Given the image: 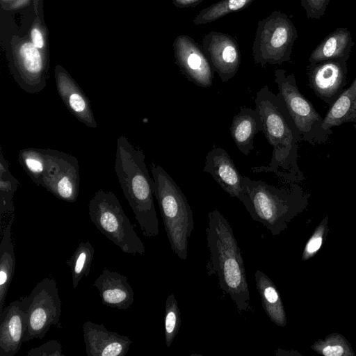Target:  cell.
Returning a JSON list of instances; mask_svg holds the SVG:
<instances>
[{
    "mask_svg": "<svg viewBox=\"0 0 356 356\" xmlns=\"http://www.w3.org/2000/svg\"><path fill=\"white\" fill-rule=\"evenodd\" d=\"M347 61L329 60L307 66L309 86L325 104L332 105L346 89Z\"/></svg>",
    "mask_w": 356,
    "mask_h": 356,
    "instance_id": "obj_11",
    "label": "cell"
},
{
    "mask_svg": "<svg viewBox=\"0 0 356 356\" xmlns=\"http://www.w3.org/2000/svg\"><path fill=\"white\" fill-rule=\"evenodd\" d=\"M92 284L106 307L127 309L134 302V292L127 277L118 271L104 268Z\"/></svg>",
    "mask_w": 356,
    "mask_h": 356,
    "instance_id": "obj_18",
    "label": "cell"
},
{
    "mask_svg": "<svg viewBox=\"0 0 356 356\" xmlns=\"http://www.w3.org/2000/svg\"><path fill=\"white\" fill-rule=\"evenodd\" d=\"M19 181L9 170V163L4 157L1 149L0 153V218L1 222L3 215L14 213V193L18 188Z\"/></svg>",
    "mask_w": 356,
    "mask_h": 356,
    "instance_id": "obj_25",
    "label": "cell"
},
{
    "mask_svg": "<svg viewBox=\"0 0 356 356\" xmlns=\"http://www.w3.org/2000/svg\"><path fill=\"white\" fill-rule=\"evenodd\" d=\"M275 82L278 93L300 134L302 141L313 145L327 143L333 131L323 129V118L312 102L299 90L295 75L293 73L286 75L284 70L277 69Z\"/></svg>",
    "mask_w": 356,
    "mask_h": 356,
    "instance_id": "obj_8",
    "label": "cell"
},
{
    "mask_svg": "<svg viewBox=\"0 0 356 356\" xmlns=\"http://www.w3.org/2000/svg\"><path fill=\"white\" fill-rule=\"evenodd\" d=\"M355 44L350 31L346 27H338L327 35L312 51L309 63L329 60L348 61Z\"/></svg>",
    "mask_w": 356,
    "mask_h": 356,
    "instance_id": "obj_20",
    "label": "cell"
},
{
    "mask_svg": "<svg viewBox=\"0 0 356 356\" xmlns=\"http://www.w3.org/2000/svg\"><path fill=\"white\" fill-rule=\"evenodd\" d=\"M173 48L175 63L190 81L202 88L212 86L213 75L210 63L193 38L178 35Z\"/></svg>",
    "mask_w": 356,
    "mask_h": 356,
    "instance_id": "obj_13",
    "label": "cell"
},
{
    "mask_svg": "<svg viewBox=\"0 0 356 356\" xmlns=\"http://www.w3.org/2000/svg\"><path fill=\"white\" fill-rule=\"evenodd\" d=\"M208 216L207 273L217 276L220 288L229 295L239 312H245L249 307L250 292L241 249L224 216L215 209Z\"/></svg>",
    "mask_w": 356,
    "mask_h": 356,
    "instance_id": "obj_2",
    "label": "cell"
},
{
    "mask_svg": "<svg viewBox=\"0 0 356 356\" xmlns=\"http://www.w3.org/2000/svg\"><path fill=\"white\" fill-rule=\"evenodd\" d=\"M154 195L159 204L164 228L171 250L185 261L188 240L193 228V211L179 186L159 165L151 164Z\"/></svg>",
    "mask_w": 356,
    "mask_h": 356,
    "instance_id": "obj_5",
    "label": "cell"
},
{
    "mask_svg": "<svg viewBox=\"0 0 356 356\" xmlns=\"http://www.w3.org/2000/svg\"><path fill=\"white\" fill-rule=\"evenodd\" d=\"M95 249L89 241L81 242L72 256L66 260L72 274V287L75 289L83 277L90 274Z\"/></svg>",
    "mask_w": 356,
    "mask_h": 356,
    "instance_id": "obj_24",
    "label": "cell"
},
{
    "mask_svg": "<svg viewBox=\"0 0 356 356\" xmlns=\"http://www.w3.org/2000/svg\"><path fill=\"white\" fill-rule=\"evenodd\" d=\"M203 171L209 173L220 186L231 197L241 202L244 198L241 175L227 151L222 147H213L205 158Z\"/></svg>",
    "mask_w": 356,
    "mask_h": 356,
    "instance_id": "obj_15",
    "label": "cell"
},
{
    "mask_svg": "<svg viewBox=\"0 0 356 356\" xmlns=\"http://www.w3.org/2000/svg\"><path fill=\"white\" fill-rule=\"evenodd\" d=\"M181 313L175 295L172 293L166 298L164 317L165 345L169 348L177 336L181 326Z\"/></svg>",
    "mask_w": 356,
    "mask_h": 356,
    "instance_id": "obj_28",
    "label": "cell"
},
{
    "mask_svg": "<svg viewBox=\"0 0 356 356\" xmlns=\"http://www.w3.org/2000/svg\"><path fill=\"white\" fill-rule=\"evenodd\" d=\"M330 0H300L308 19H320L324 15Z\"/></svg>",
    "mask_w": 356,
    "mask_h": 356,
    "instance_id": "obj_31",
    "label": "cell"
},
{
    "mask_svg": "<svg viewBox=\"0 0 356 356\" xmlns=\"http://www.w3.org/2000/svg\"><path fill=\"white\" fill-rule=\"evenodd\" d=\"M297 38V29L289 17L280 10L273 11L258 22L252 45L254 63L264 67L267 63L282 65L290 61Z\"/></svg>",
    "mask_w": 356,
    "mask_h": 356,
    "instance_id": "obj_7",
    "label": "cell"
},
{
    "mask_svg": "<svg viewBox=\"0 0 356 356\" xmlns=\"http://www.w3.org/2000/svg\"><path fill=\"white\" fill-rule=\"evenodd\" d=\"M26 328L21 300L11 302L0 312V356H14L20 350Z\"/></svg>",
    "mask_w": 356,
    "mask_h": 356,
    "instance_id": "obj_17",
    "label": "cell"
},
{
    "mask_svg": "<svg viewBox=\"0 0 356 356\" xmlns=\"http://www.w3.org/2000/svg\"><path fill=\"white\" fill-rule=\"evenodd\" d=\"M55 79L58 93L70 113L87 127L96 128L90 101L76 81L61 67L56 69Z\"/></svg>",
    "mask_w": 356,
    "mask_h": 356,
    "instance_id": "obj_16",
    "label": "cell"
},
{
    "mask_svg": "<svg viewBox=\"0 0 356 356\" xmlns=\"http://www.w3.org/2000/svg\"><path fill=\"white\" fill-rule=\"evenodd\" d=\"M32 44L39 49L44 47V38L41 31L38 28H33L31 32Z\"/></svg>",
    "mask_w": 356,
    "mask_h": 356,
    "instance_id": "obj_32",
    "label": "cell"
},
{
    "mask_svg": "<svg viewBox=\"0 0 356 356\" xmlns=\"http://www.w3.org/2000/svg\"><path fill=\"white\" fill-rule=\"evenodd\" d=\"M82 330L88 356H124L132 342L127 336L108 330L103 323L88 321Z\"/></svg>",
    "mask_w": 356,
    "mask_h": 356,
    "instance_id": "obj_14",
    "label": "cell"
},
{
    "mask_svg": "<svg viewBox=\"0 0 356 356\" xmlns=\"http://www.w3.org/2000/svg\"><path fill=\"white\" fill-rule=\"evenodd\" d=\"M353 123H354L353 127L356 129V120H355V122Z\"/></svg>",
    "mask_w": 356,
    "mask_h": 356,
    "instance_id": "obj_34",
    "label": "cell"
},
{
    "mask_svg": "<svg viewBox=\"0 0 356 356\" xmlns=\"http://www.w3.org/2000/svg\"><path fill=\"white\" fill-rule=\"evenodd\" d=\"M202 50L222 82H227L238 70L241 54L236 40L231 35L211 31L202 40Z\"/></svg>",
    "mask_w": 356,
    "mask_h": 356,
    "instance_id": "obj_12",
    "label": "cell"
},
{
    "mask_svg": "<svg viewBox=\"0 0 356 356\" xmlns=\"http://www.w3.org/2000/svg\"><path fill=\"white\" fill-rule=\"evenodd\" d=\"M263 122L257 109L241 107L230 127V134L237 148L245 155L254 149V138L257 133L263 131Z\"/></svg>",
    "mask_w": 356,
    "mask_h": 356,
    "instance_id": "obj_19",
    "label": "cell"
},
{
    "mask_svg": "<svg viewBox=\"0 0 356 356\" xmlns=\"http://www.w3.org/2000/svg\"><path fill=\"white\" fill-rule=\"evenodd\" d=\"M356 120V76L350 86L346 88L337 99L330 106L323 118V127L330 130L332 127Z\"/></svg>",
    "mask_w": 356,
    "mask_h": 356,
    "instance_id": "obj_23",
    "label": "cell"
},
{
    "mask_svg": "<svg viewBox=\"0 0 356 356\" xmlns=\"http://www.w3.org/2000/svg\"><path fill=\"white\" fill-rule=\"evenodd\" d=\"M27 356H64L62 345L57 339H51L26 353Z\"/></svg>",
    "mask_w": 356,
    "mask_h": 356,
    "instance_id": "obj_30",
    "label": "cell"
},
{
    "mask_svg": "<svg viewBox=\"0 0 356 356\" xmlns=\"http://www.w3.org/2000/svg\"><path fill=\"white\" fill-rule=\"evenodd\" d=\"M255 108L273 152L268 165L254 167L252 172H272L286 183H301L305 179L298 163L302 138L281 96L265 86L257 93Z\"/></svg>",
    "mask_w": 356,
    "mask_h": 356,
    "instance_id": "obj_1",
    "label": "cell"
},
{
    "mask_svg": "<svg viewBox=\"0 0 356 356\" xmlns=\"http://www.w3.org/2000/svg\"><path fill=\"white\" fill-rule=\"evenodd\" d=\"M88 213L97 229L127 254H143L145 247L116 195L99 190L88 204Z\"/></svg>",
    "mask_w": 356,
    "mask_h": 356,
    "instance_id": "obj_6",
    "label": "cell"
},
{
    "mask_svg": "<svg viewBox=\"0 0 356 356\" xmlns=\"http://www.w3.org/2000/svg\"><path fill=\"white\" fill-rule=\"evenodd\" d=\"M143 150L124 136L117 140L115 171L123 193L147 237L159 234V220L154 202V180L145 163Z\"/></svg>",
    "mask_w": 356,
    "mask_h": 356,
    "instance_id": "obj_3",
    "label": "cell"
},
{
    "mask_svg": "<svg viewBox=\"0 0 356 356\" xmlns=\"http://www.w3.org/2000/svg\"><path fill=\"white\" fill-rule=\"evenodd\" d=\"M254 0H220L204 9L193 19L195 25L213 22L225 15L248 6Z\"/></svg>",
    "mask_w": 356,
    "mask_h": 356,
    "instance_id": "obj_26",
    "label": "cell"
},
{
    "mask_svg": "<svg viewBox=\"0 0 356 356\" xmlns=\"http://www.w3.org/2000/svg\"><path fill=\"white\" fill-rule=\"evenodd\" d=\"M327 217L325 218L321 223L316 227L313 235L306 243L302 256V259L303 261L307 260L312 257L321 247L323 235L327 225Z\"/></svg>",
    "mask_w": 356,
    "mask_h": 356,
    "instance_id": "obj_29",
    "label": "cell"
},
{
    "mask_svg": "<svg viewBox=\"0 0 356 356\" xmlns=\"http://www.w3.org/2000/svg\"><path fill=\"white\" fill-rule=\"evenodd\" d=\"M254 279L265 313L273 323L284 327L286 325V312L275 284L260 270H256Z\"/></svg>",
    "mask_w": 356,
    "mask_h": 356,
    "instance_id": "obj_21",
    "label": "cell"
},
{
    "mask_svg": "<svg viewBox=\"0 0 356 356\" xmlns=\"http://www.w3.org/2000/svg\"><path fill=\"white\" fill-rule=\"evenodd\" d=\"M202 0H172L173 4L178 8L195 6Z\"/></svg>",
    "mask_w": 356,
    "mask_h": 356,
    "instance_id": "obj_33",
    "label": "cell"
},
{
    "mask_svg": "<svg viewBox=\"0 0 356 356\" xmlns=\"http://www.w3.org/2000/svg\"><path fill=\"white\" fill-rule=\"evenodd\" d=\"M15 214H11L1 234L0 243V312L5 305L8 291L13 278L16 258L12 240Z\"/></svg>",
    "mask_w": 356,
    "mask_h": 356,
    "instance_id": "obj_22",
    "label": "cell"
},
{
    "mask_svg": "<svg viewBox=\"0 0 356 356\" xmlns=\"http://www.w3.org/2000/svg\"><path fill=\"white\" fill-rule=\"evenodd\" d=\"M42 164L35 184L60 200L76 201L79 192L78 159L57 149H42Z\"/></svg>",
    "mask_w": 356,
    "mask_h": 356,
    "instance_id": "obj_10",
    "label": "cell"
},
{
    "mask_svg": "<svg viewBox=\"0 0 356 356\" xmlns=\"http://www.w3.org/2000/svg\"><path fill=\"white\" fill-rule=\"evenodd\" d=\"M312 348L325 356H355L350 345L340 334L332 333L316 341Z\"/></svg>",
    "mask_w": 356,
    "mask_h": 356,
    "instance_id": "obj_27",
    "label": "cell"
},
{
    "mask_svg": "<svg viewBox=\"0 0 356 356\" xmlns=\"http://www.w3.org/2000/svg\"><path fill=\"white\" fill-rule=\"evenodd\" d=\"M20 300L26 315L24 343L42 339L52 325L59 323L62 302L53 277L43 278Z\"/></svg>",
    "mask_w": 356,
    "mask_h": 356,
    "instance_id": "obj_9",
    "label": "cell"
},
{
    "mask_svg": "<svg viewBox=\"0 0 356 356\" xmlns=\"http://www.w3.org/2000/svg\"><path fill=\"white\" fill-rule=\"evenodd\" d=\"M243 186L244 198L241 202L252 218L273 235L284 230L287 223L307 204L309 195L297 183L276 187L243 176Z\"/></svg>",
    "mask_w": 356,
    "mask_h": 356,
    "instance_id": "obj_4",
    "label": "cell"
}]
</instances>
